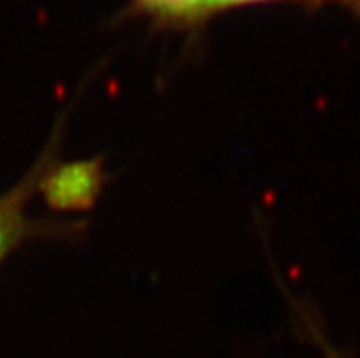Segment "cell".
Listing matches in <instances>:
<instances>
[{"instance_id": "cell-2", "label": "cell", "mask_w": 360, "mask_h": 358, "mask_svg": "<svg viewBox=\"0 0 360 358\" xmlns=\"http://www.w3.org/2000/svg\"><path fill=\"white\" fill-rule=\"evenodd\" d=\"M145 11L170 23H196L212 13L209 0H136Z\"/></svg>"}, {"instance_id": "cell-4", "label": "cell", "mask_w": 360, "mask_h": 358, "mask_svg": "<svg viewBox=\"0 0 360 358\" xmlns=\"http://www.w3.org/2000/svg\"><path fill=\"white\" fill-rule=\"evenodd\" d=\"M344 2H353V4H359L360 6V0H344Z\"/></svg>"}, {"instance_id": "cell-1", "label": "cell", "mask_w": 360, "mask_h": 358, "mask_svg": "<svg viewBox=\"0 0 360 358\" xmlns=\"http://www.w3.org/2000/svg\"><path fill=\"white\" fill-rule=\"evenodd\" d=\"M35 177H27L13 192H8L0 198V262L20 241L26 240L33 229H37L26 216V207L32 196Z\"/></svg>"}, {"instance_id": "cell-3", "label": "cell", "mask_w": 360, "mask_h": 358, "mask_svg": "<svg viewBox=\"0 0 360 358\" xmlns=\"http://www.w3.org/2000/svg\"><path fill=\"white\" fill-rule=\"evenodd\" d=\"M255 2H269V0H209V6L212 11H219L225 8H234V6L255 4Z\"/></svg>"}]
</instances>
